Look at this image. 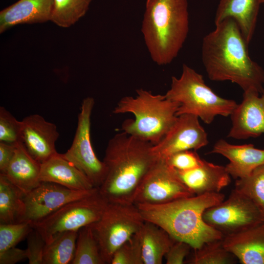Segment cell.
<instances>
[{"mask_svg":"<svg viewBox=\"0 0 264 264\" xmlns=\"http://www.w3.org/2000/svg\"><path fill=\"white\" fill-rule=\"evenodd\" d=\"M202 42V62L209 78L229 81L244 91L264 92V69L250 57L248 45L231 18L216 24Z\"/></svg>","mask_w":264,"mask_h":264,"instance_id":"cell-1","label":"cell"},{"mask_svg":"<svg viewBox=\"0 0 264 264\" xmlns=\"http://www.w3.org/2000/svg\"><path fill=\"white\" fill-rule=\"evenodd\" d=\"M153 146L123 132L114 135L105 151L107 175L99 193L109 202L133 203L140 185L157 159Z\"/></svg>","mask_w":264,"mask_h":264,"instance_id":"cell-2","label":"cell"},{"mask_svg":"<svg viewBox=\"0 0 264 264\" xmlns=\"http://www.w3.org/2000/svg\"><path fill=\"white\" fill-rule=\"evenodd\" d=\"M224 199L223 194L213 193L160 204L136 205L145 220L157 225L175 240L186 242L195 250L205 243L223 238L221 233L204 221L203 215L207 208Z\"/></svg>","mask_w":264,"mask_h":264,"instance_id":"cell-3","label":"cell"},{"mask_svg":"<svg viewBox=\"0 0 264 264\" xmlns=\"http://www.w3.org/2000/svg\"><path fill=\"white\" fill-rule=\"evenodd\" d=\"M187 0H147L141 31L152 60L159 66L171 63L187 37Z\"/></svg>","mask_w":264,"mask_h":264,"instance_id":"cell-4","label":"cell"},{"mask_svg":"<svg viewBox=\"0 0 264 264\" xmlns=\"http://www.w3.org/2000/svg\"><path fill=\"white\" fill-rule=\"evenodd\" d=\"M135 97L125 96L118 102L113 113H132L134 119L125 120L122 132L153 145L157 144L175 122L178 104L154 95L142 88L136 90Z\"/></svg>","mask_w":264,"mask_h":264,"instance_id":"cell-5","label":"cell"},{"mask_svg":"<svg viewBox=\"0 0 264 264\" xmlns=\"http://www.w3.org/2000/svg\"><path fill=\"white\" fill-rule=\"evenodd\" d=\"M165 96L178 104L177 116L193 114L207 124L218 115L230 116L238 105L233 100L217 95L206 85L202 75L185 64L180 77H172Z\"/></svg>","mask_w":264,"mask_h":264,"instance_id":"cell-6","label":"cell"},{"mask_svg":"<svg viewBox=\"0 0 264 264\" xmlns=\"http://www.w3.org/2000/svg\"><path fill=\"white\" fill-rule=\"evenodd\" d=\"M144 221L134 203L109 202L100 219L91 224L105 264H110L114 251L139 230Z\"/></svg>","mask_w":264,"mask_h":264,"instance_id":"cell-7","label":"cell"},{"mask_svg":"<svg viewBox=\"0 0 264 264\" xmlns=\"http://www.w3.org/2000/svg\"><path fill=\"white\" fill-rule=\"evenodd\" d=\"M109 201L97 191L89 196L72 201L42 220L32 224L46 243L67 231H78L98 221Z\"/></svg>","mask_w":264,"mask_h":264,"instance_id":"cell-8","label":"cell"},{"mask_svg":"<svg viewBox=\"0 0 264 264\" xmlns=\"http://www.w3.org/2000/svg\"><path fill=\"white\" fill-rule=\"evenodd\" d=\"M203 219L223 236L264 223V218L257 206L235 189L226 200L207 208Z\"/></svg>","mask_w":264,"mask_h":264,"instance_id":"cell-9","label":"cell"},{"mask_svg":"<svg viewBox=\"0 0 264 264\" xmlns=\"http://www.w3.org/2000/svg\"><path fill=\"white\" fill-rule=\"evenodd\" d=\"M94 105L91 97L85 98L82 103L73 140L69 149L62 155L72 163L99 188L107 175V167L95 154L90 141L91 115Z\"/></svg>","mask_w":264,"mask_h":264,"instance_id":"cell-10","label":"cell"},{"mask_svg":"<svg viewBox=\"0 0 264 264\" xmlns=\"http://www.w3.org/2000/svg\"><path fill=\"white\" fill-rule=\"evenodd\" d=\"M193 196L166 160L157 158L140 185L133 203L160 204Z\"/></svg>","mask_w":264,"mask_h":264,"instance_id":"cell-11","label":"cell"},{"mask_svg":"<svg viewBox=\"0 0 264 264\" xmlns=\"http://www.w3.org/2000/svg\"><path fill=\"white\" fill-rule=\"evenodd\" d=\"M98 190L79 191L68 189L50 182L40 184L24 197L25 211L20 222L36 223L66 204L90 195Z\"/></svg>","mask_w":264,"mask_h":264,"instance_id":"cell-12","label":"cell"},{"mask_svg":"<svg viewBox=\"0 0 264 264\" xmlns=\"http://www.w3.org/2000/svg\"><path fill=\"white\" fill-rule=\"evenodd\" d=\"M208 143L207 134L199 118L190 114L177 116L163 138L152 150L157 158L166 159L172 154L186 150H198Z\"/></svg>","mask_w":264,"mask_h":264,"instance_id":"cell-13","label":"cell"},{"mask_svg":"<svg viewBox=\"0 0 264 264\" xmlns=\"http://www.w3.org/2000/svg\"><path fill=\"white\" fill-rule=\"evenodd\" d=\"M59 136L56 125L39 114L28 115L21 121L20 141L40 163L57 153L55 143Z\"/></svg>","mask_w":264,"mask_h":264,"instance_id":"cell-14","label":"cell"},{"mask_svg":"<svg viewBox=\"0 0 264 264\" xmlns=\"http://www.w3.org/2000/svg\"><path fill=\"white\" fill-rule=\"evenodd\" d=\"M260 95L252 90L243 92L242 101L230 115L228 137L246 139L264 134V92Z\"/></svg>","mask_w":264,"mask_h":264,"instance_id":"cell-15","label":"cell"},{"mask_svg":"<svg viewBox=\"0 0 264 264\" xmlns=\"http://www.w3.org/2000/svg\"><path fill=\"white\" fill-rule=\"evenodd\" d=\"M210 153L221 154L229 160L225 167L235 179L248 176L264 164V150L256 148L252 144L233 145L220 139L214 144Z\"/></svg>","mask_w":264,"mask_h":264,"instance_id":"cell-16","label":"cell"},{"mask_svg":"<svg viewBox=\"0 0 264 264\" xmlns=\"http://www.w3.org/2000/svg\"><path fill=\"white\" fill-rule=\"evenodd\" d=\"M224 248L242 264H264L263 224L224 236Z\"/></svg>","mask_w":264,"mask_h":264,"instance_id":"cell-17","label":"cell"},{"mask_svg":"<svg viewBox=\"0 0 264 264\" xmlns=\"http://www.w3.org/2000/svg\"><path fill=\"white\" fill-rule=\"evenodd\" d=\"M176 170L181 180L194 195L220 193L231 181L225 167L204 159L199 166L193 169Z\"/></svg>","mask_w":264,"mask_h":264,"instance_id":"cell-18","label":"cell"},{"mask_svg":"<svg viewBox=\"0 0 264 264\" xmlns=\"http://www.w3.org/2000/svg\"><path fill=\"white\" fill-rule=\"evenodd\" d=\"M40 180L74 190H90L96 188L82 171L58 153L41 163Z\"/></svg>","mask_w":264,"mask_h":264,"instance_id":"cell-19","label":"cell"},{"mask_svg":"<svg viewBox=\"0 0 264 264\" xmlns=\"http://www.w3.org/2000/svg\"><path fill=\"white\" fill-rule=\"evenodd\" d=\"M53 0H19L0 12V33L19 24L51 21Z\"/></svg>","mask_w":264,"mask_h":264,"instance_id":"cell-20","label":"cell"},{"mask_svg":"<svg viewBox=\"0 0 264 264\" xmlns=\"http://www.w3.org/2000/svg\"><path fill=\"white\" fill-rule=\"evenodd\" d=\"M41 167V163L30 154L19 141L16 143L12 159L2 174L25 195L40 184Z\"/></svg>","mask_w":264,"mask_h":264,"instance_id":"cell-21","label":"cell"},{"mask_svg":"<svg viewBox=\"0 0 264 264\" xmlns=\"http://www.w3.org/2000/svg\"><path fill=\"white\" fill-rule=\"evenodd\" d=\"M260 4L259 0H220L215 16V24L228 18L233 19L249 44L255 30Z\"/></svg>","mask_w":264,"mask_h":264,"instance_id":"cell-22","label":"cell"},{"mask_svg":"<svg viewBox=\"0 0 264 264\" xmlns=\"http://www.w3.org/2000/svg\"><path fill=\"white\" fill-rule=\"evenodd\" d=\"M137 234L141 245L143 264H161L163 258L175 240L162 228L146 220Z\"/></svg>","mask_w":264,"mask_h":264,"instance_id":"cell-23","label":"cell"},{"mask_svg":"<svg viewBox=\"0 0 264 264\" xmlns=\"http://www.w3.org/2000/svg\"><path fill=\"white\" fill-rule=\"evenodd\" d=\"M25 194L0 174V223L20 221L25 211Z\"/></svg>","mask_w":264,"mask_h":264,"instance_id":"cell-24","label":"cell"},{"mask_svg":"<svg viewBox=\"0 0 264 264\" xmlns=\"http://www.w3.org/2000/svg\"><path fill=\"white\" fill-rule=\"evenodd\" d=\"M78 232H64L47 243L43 264H71L75 255Z\"/></svg>","mask_w":264,"mask_h":264,"instance_id":"cell-25","label":"cell"},{"mask_svg":"<svg viewBox=\"0 0 264 264\" xmlns=\"http://www.w3.org/2000/svg\"><path fill=\"white\" fill-rule=\"evenodd\" d=\"M71 264H105L91 224L79 230L75 255Z\"/></svg>","mask_w":264,"mask_h":264,"instance_id":"cell-26","label":"cell"},{"mask_svg":"<svg viewBox=\"0 0 264 264\" xmlns=\"http://www.w3.org/2000/svg\"><path fill=\"white\" fill-rule=\"evenodd\" d=\"M92 0H53L51 21L67 28L75 24L87 12Z\"/></svg>","mask_w":264,"mask_h":264,"instance_id":"cell-27","label":"cell"},{"mask_svg":"<svg viewBox=\"0 0 264 264\" xmlns=\"http://www.w3.org/2000/svg\"><path fill=\"white\" fill-rule=\"evenodd\" d=\"M234 189L249 198L264 218V164L248 176L236 179Z\"/></svg>","mask_w":264,"mask_h":264,"instance_id":"cell-28","label":"cell"},{"mask_svg":"<svg viewBox=\"0 0 264 264\" xmlns=\"http://www.w3.org/2000/svg\"><path fill=\"white\" fill-rule=\"evenodd\" d=\"M222 239L205 243L195 249L191 264H228L234 262L232 254L223 246Z\"/></svg>","mask_w":264,"mask_h":264,"instance_id":"cell-29","label":"cell"},{"mask_svg":"<svg viewBox=\"0 0 264 264\" xmlns=\"http://www.w3.org/2000/svg\"><path fill=\"white\" fill-rule=\"evenodd\" d=\"M33 228L29 221L0 223V252L15 246Z\"/></svg>","mask_w":264,"mask_h":264,"instance_id":"cell-30","label":"cell"},{"mask_svg":"<svg viewBox=\"0 0 264 264\" xmlns=\"http://www.w3.org/2000/svg\"><path fill=\"white\" fill-rule=\"evenodd\" d=\"M137 232L114 251L110 264H143Z\"/></svg>","mask_w":264,"mask_h":264,"instance_id":"cell-31","label":"cell"},{"mask_svg":"<svg viewBox=\"0 0 264 264\" xmlns=\"http://www.w3.org/2000/svg\"><path fill=\"white\" fill-rule=\"evenodd\" d=\"M21 121L5 108L0 107V142L16 143L20 141Z\"/></svg>","mask_w":264,"mask_h":264,"instance_id":"cell-32","label":"cell"},{"mask_svg":"<svg viewBox=\"0 0 264 264\" xmlns=\"http://www.w3.org/2000/svg\"><path fill=\"white\" fill-rule=\"evenodd\" d=\"M165 159L172 168L181 171L196 168L199 166L203 161L196 152L192 150L176 153Z\"/></svg>","mask_w":264,"mask_h":264,"instance_id":"cell-33","label":"cell"},{"mask_svg":"<svg viewBox=\"0 0 264 264\" xmlns=\"http://www.w3.org/2000/svg\"><path fill=\"white\" fill-rule=\"evenodd\" d=\"M27 259L29 264H43L46 242L40 233L33 227L27 237Z\"/></svg>","mask_w":264,"mask_h":264,"instance_id":"cell-34","label":"cell"},{"mask_svg":"<svg viewBox=\"0 0 264 264\" xmlns=\"http://www.w3.org/2000/svg\"><path fill=\"white\" fill-rule=\"evenodd\" d=\"M191 245L188 243L180 241H175L165 258L167 264H182L189 254Z\"/></svg>","mask_w":264,"mask_h":264,"instance_id":"cell-35","label":"cell"},{"mask_svg":"<svg viewBox=\"0 0 264 264\" xmlns=\"http://www.w3.org/2000/svg\"><path fill=\"white\" fill-rule=\"evenodd\" d=\"M26 259H27L26 249L16 246L0 252V264H15Z\"/></svg>","mask_w":264,"mask_h":264,"instance_id":"cell-36","label":"cell"},{"mask_svg":"<svg viewBox=\"0 0 264 264\" xmlns=\"http://www.w3.org/2000/svg\"><path fill=\"white\" fill-rule=\"evenodd\" d=\"M17 143L0 142V174L5 173L15 153Z\"/></svg>","mask_w":264,"mask_h":264,"instance_id":"cell-37","label":"cell"},{"mask_svg":"<svg viewBox=\"0 0 264 264\" xmlns=\"http://www.w3.org/2000/svg\"><path fill=\"white\" fill-rule=\"evenodd\" d=\"M260 3H264V0H259Z\"/></svg>","mask_w":264,"mask_h":264,"instance_id":"cell-38","label":"cell"},{"mask_svg":"<svg viewBox=\"0 0 264 264\" xmlns=\"http://www.w3.org/2000/svg\"><path fill=\"white\" fill-rule=\"evenodd\" d=\"M263 224H264V223Z\"/></svg>","mask_w":264,"mask_h":264,"instance_id":"cell-39","label":"cell"}]
</instances>
